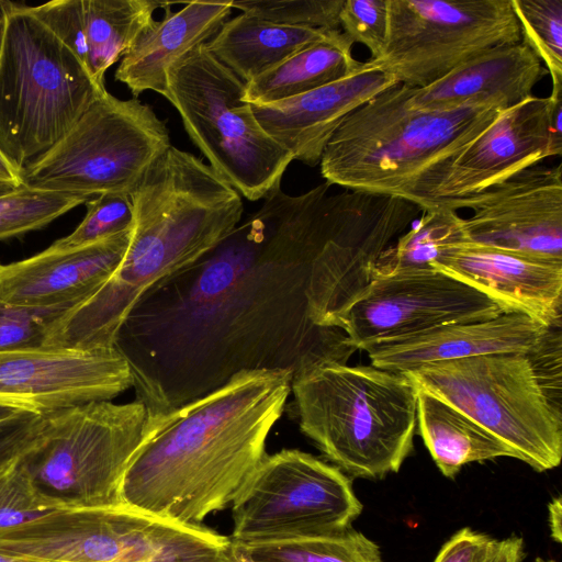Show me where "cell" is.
Instances as JSON below:
<instances>
[{
	"mask_svg": "<svg viewBox=\"0 0 562 562\" xmlns=\"http://www.w3.org/2000/svg\"><path fill=\"white\" fill-rule=\"evenodd\" d=\"M324 182L300 195L273 188L215 248L150 288L114 347L126 358L149 417L202 397L248 370L347 363L340 329L314 325L312 266L352 206Z\"/></svg>",
	"mask_w": 562,
	"mask_h": 562,
	"instance_id": "cell-1",
	"label": "cell"
},
{
	"mask_svg": "<svg viewBox=\"0 0 562 562\" xmlns=\"http://www.w3.org/2000/svg\"><path fill=\"white\" fill-rule=\"evenodd\" d=\"M293 372L248 370L215 391L149 417L122 502L186 525L232 506L284 412Z\"/></svg>",
	"mask_w": 562,
	"mask_h": 562,
	"instance_id": "cell-2",
	"label": "cell"
},
{
	"mask_svg": "<svg viewBox=\"0 0 562 562\" xmlns=\"http://www.w3.org/2000/svg\"><path fill=\"white\" fill-rule=\"evenodd\" d=\"M134 222L108 281L50 329L45 348L114 347L139 299L215 248L239 224L241 195L209 165L170 146L130 192Z\"/></svg>",
	"mask_w": 562,
	"mask_h": 562,
	"instance_id": "cell-3",
	"label": "cell"
},
{
	"mask_svg": "<svg viewBox=\"0 0 562 562\" xmlns=\"http://www.w3.org/2000/svg\"><path fill=\"white\" fill-rule=\"evenodd\" d=\"M407 90L393 85L341 122L321 157L326 182L435 207L448 166L504 110L492 104L417 110Z\"/></svg>",
	"mask_w": 562,
	"mask_h": 562,
	"instance_id": "cell-4",
	"label": "cell"
},
{
	"mask_svg": "<svg viewBox=\"0 0 562 562\" xmlns=\"http://www.w3.org/2000/svg\"><path fill=\"white\" fill-rule=\"evenodd\" d=\"M301 431L348 476L396 473L414 448L417 387L403 373L335 361L293 373Z\"/></svg>",
	"mask_w": 562,
	"mask_h": 562,
	"instance_id": "cell-5",
	"label": "cell"
},
{
	"mask_svg": "<svg viewBox=\"0 0 562 562\" xmlns=\"http://www.w3.org/2000/svg\"><path fill=\"white\" fill-rule=\"evenodd\" d=\"M561 347V328H552L527 352L439 361L403 374L543 472L562 459Z\"/></svg>",
	"mask_w": 562,
	"mask_h": 562,
	"instance_id": "cell-6",
	"label": "cell"
},
{
	"mask_svg": "<svg viewBox=\"0 0 562 562\" xmlns=\"http://www.w3.org/2000/svg\"><path fill=\"white\" fill-rule=\"evenodd\" d=\"M105 91L32 7L0 1V149L18 168L53 147Z\"/></svg>",
	"mask_w": 562,
	"mask_h": 562,
	"instance_id": "cell-7",
	"label": "cell"
},
{
	"mask_svg": "<svg viewBox=\"0 0 562 562\" xmlns=\"http://www.w3.org/2000/svg\"><path fill=\"white\" fill-rule=\"evenodd\" d=\"M245 86L202 44L169 68L165 98L209 166L257 201L281 183L293 157L260 126L243 100Z\"/></svg>",
	"mask_w": 562,
	"mask_h": 562,
	"instance_id": "cell-8",
	"label": "cell"
},
{
	"mask_svg": "<svg viewBox=\"0 0 562 562\" xmlns=\"http://www.w3.org/2000/svg\"><path fill=\"white\" fill-rule=\"evenodd\" d=\"M171 146L169 131L137 98L101 94L46 153L23 169L31 190L81 195L128 193Z\"/></svg>",
	"mask_w": 562,
	"mask_h": 562,
	"instance_id": "cell-9",
	"label": "cell"
},
{
	"mask_svg": "<svg viewBox=\"0 0 562 562\" xmlns=\"http://www.w3.org/2000/svg\"><path fill=\"white\" fill-rule=\"evenodd\" d=\"M45 418L44 442L29 461L36 483L78 507L123 503L125 472L148 428L145 404L95 401Z\"/></svg>",
	"mask_w": 562,
	"mask_h": 562,
	"instance_id": "cell-10",
	"label": "cell"
},
{
	"mask_svg": "<svg viewBox=\"0 0 562 562\" xmlns=\"http://www.w3.org/2000/svg\"><path fill=\"white\" fill-rule=\"evenodd\" d=\"M231 507L243 547L341 532L362 512L347 474L299 449L266 454Z\"/></svg>",
	"mask_w": 562,
	"mask_h": 562,
	"instance_id": "cell-11",
	"label": "cell"
},
{
	"mask_svg": "<svg viewBox=\"0 0 562 562\" xmlns=\"http://www.w3.org/2000/svg\"><path fill=\"white\" fill-rule=\"evenodd\" d=\"M190 551L186 525L125 503L0 528V553L41 562H188Z\"/></svg>",
	"mask_w": 562,
	"mask_h": 562,
	"instance_id": "cell-12",
	"label": "cell"
},
{
	"mask_svg": "<svg viewBox=\"0 0 562 562\" xmlns=\"http://www.w3.org/2000/svg\"><path fill=\"white\" fill-rule=\"evenodd\" d=\"M383 56L398 83L426 87L470 58L521 42L510 0H387Z\"/></svg>",
	"mask_w": 562,
	"mask_h": 562,
	"instance_id": "cell-13",
	"label": "cell"
},
{
	"mask_svg": "<svg viewBox=\"0 0 562 562\" xmlns=\"http://www.w3.org/2000/svg\"><path fill=\"white\" fill-rule=\"evenodd\" d=\"M506 312L486 294L437 269L374 278L339 324L356 349L435 328L487 321Z\"/></svg>",
	"mask_w": 562,
	"mask_h": 562,
	"instance_id": "cell-14",
	"label": "cell"
},
{
	"mask_svg": "<svg viewBox=\"0 0 562 562\" xmlns=\"http://www.w3.org/2000/svg\"><path fill=\"white\" fill-rule=\"evenodd\" d=\"M423 211L404 199L359 192L313 262L306 299L314 325L340 329L342 315L371 283L378 258Z\"/></svg>",
	"mask_w": 562,
	"mask_h": 562,
	"instance_id": "cell-15",
	"label": "cell"
},
{
	"mask_svg": "<svg viewBox=\"0 0 562 562\" xmlns=\"http://www.w3.org/2000/svg\"><path fill=\"white\" fill-rule=\"evenodd\" d=\"M562 87L502 110L448 166L436 206L474 195L514 173L562 154Z\"/></svg>",
	"mask_w": 562,
	"mask_h": 562,
	"instance_id": "cell-16",
	"label": "cell"
},
{
	"mask_svg": "<svg viewBox=\"0 0 562 562\" xmlns=\"http://www.w3.org/2000/svg\"><path fill=\"white\" fill-rule=\"evenodd\" d=\"M463 207L469 243L562 262L561 165H533L448 209Z\"/></svg>",
	"mask_w": 562,
	"mask_h": 562,
	"instance_id": "cell-17",
	"label": "cell"
},
{
	"mask_svg": "<svg viewBox=\"0 0 562 562\" xmlns=\"http://www.w3.org/2000/svg\"><path fill=\"white\" fill-rule=\"evenodd\" d=\"M132 386L131 367L115 347L0 353V403L44 416L112 401Z\"/></svg>",
	"mask_w": 562,
	"mask_h": 562,
	"instance_id": "cell-18",
	"label": "cell"
},
{
	"mask_svg": "<svg viewBox=\"0 0 562 562\" xmlns=\"http://www.w3.org/2000/svg\"><path fill=\"white\" fill-rule=\"evenodd\" d=\"M398 83L369 59L346 77L304 94L269 104H250L265 132L286 149L293 160L319 164L329 138L361 104Z\"/></svg>",
	"mask_w": 562,
	"mask_h": 562,
	"instance_id": "cell-19",
	"label": "cell"
},
{
	"mask_svg": "<svg viewBox=\"0 0 562 562\" xmlns=\"http://www.w3.org/2000/svg\"><path fill=\"white\" fill-rule=\"evenodd\" d=\"M432 267L486 294L506 312L561 328L562 262L467 241L447 249Z\"/></svg>",
	"mask_w": 562,
	"mask_h": 562,
	"instance_id": "cell-20",
	"label": "cell"
},
{
	"mask_svg": "<svg viewBox=\"0 0 562 562\" xmlns=\"http://www.w3.org/2000/svg\"><path fill=\"white\" fill-rule=\"evenodd\" d=\"M131 235L128 229L82 247H47L22 260L0 262V302L27 306L81 303L116 270Z\"/></svg>",
	"mask_w": 562,
	"mask_h": 562,
	"instance_id": "cell-21",
	"label": "cell"
},
{
	"mask_svg": "<svg viewBox=\"0 0 562 562\" xmlns=\"http://www.w3.org/2000/svg\"><path fill=\"white\" fill-rule=\"evenodd\" d=\"M550 329L526 314L508 312L480 322L445 325L432 330L372 347L371 366L396 373L418 367L490 353L527 352Z\"/></svg>",
	"mask_w": 562,
	"mask_h": 562,
	"instance_id": "cell-22",
	"label": "cell"
},
{
	"mask_svg": "<svg viewBox=\"0 0 562 562\" xmlns=\"http://www.w3.org/2000/svg\"><path fill=\"white\" fill-rule=\"evenodd\" d=\"M546 74L540 59L521 40L487 49L426 87H408L407 101L425 111L473 104L507 109L532 97L533 87Z\"/></svg>",
	"mask_w": 562,
	"mask_h": 562,
	"instance_id": "cell-23",
	"label": "cell"
},
{
	"mask_svg": "<svg viewBox=\"0 0 562 562\" xmlns=\"http://www.w3.org/2000/svg\"><path fill=\"white\" fill-rule=\"evenodd\" d=\"M164 7L160 21H151L128 48L115 71L134 98L144 91L165 97L169 68L195 47L209 42L232 12L231 1H191L177 12Z\"/></svg>",
	"mask_w": 562,
	"mask_h": 562,
	"instance_id": "cell-24",
	"label": "cell"
},
{
	"mask_svg": "<svg viewBox=\"0 0 562 562\" xmlns=\"http://www.w3.org/2000/svg\"><path fill=\"white\" fill-rule=\"evenodd\" d=\"M340 32L276 24L241 12L226 20L205 45L217 60L247 83L296 52Z\"/></svg>",
	"mask_w": 562,
	"mask_h": 562,
	"instance_id": "cell-25",
	"label": "cell"
},
{
	"mask_svg": "<svg viewBox=\"0 0 562 562\" xmlns=\"http://www.w3.org/2000/svg\"><path fill=\"white\" fill-rule=\"evenodd\" d=\"M417 387V427L437 468L446 477H454L471 462L501 457L517 458L502 440L467 414Z\"/></svg>",
	"mask_w": 562,
	"mask_h": 562,
	"instance_id": "cell-26",
	"label": "cell"
},
{
	"mask_svg": "<svg viewBox=\"0 0 562 562\" xmlns=\"http://www.w3.org/2000/svg\"><path fill=\"white\" fill-rule=\"evenodd\" d=\"M352 45L342 32L310 45L248 81L243 100L249 104L276 103L339 80L362 64L352 56Z\"/></svg>",
	"mask_w": 562,
	"mask_h": 562,
	"instance_id": "cell-27",
	"label": "cell"
},
{
	"mask_svg": "<svg viewBox=\"0 0 562 562\" xmlns=\"http://www.w3.org/2000/svg\"><path fill=\"white\" fill-rule=\"evenodd\" d=\"M88 71L104 87L105 71L136 41L154 20L153 14L167 2L151 0H82Z\"/></svg>",
	"mask_w": 562,
	"mask_h": 562,
	"instance_id": "cell-28",
	"label": "cell"
},
{
	"mask_svg": "<svg viewBox=\"0 0 562 562\" xmlns=\"http://www.w3.org/2000/svg\"><path fill=\"white\" fill-rule=\"evenodd\" d=\"M467 241L463 217L457 211L441 206L424 210L416 224L381 254L371 278L430 271L447 249Z\"/></svg>",
	"mask_w": 562,
	"mask_h": 562,
	"instance_id": "cell-29",
	"label": "cell"
},
{
	"mask_svg": "<svg viewBox=\"0 0 562 562\" xmlns=\"http://www.w3.org/2000/svg\"><path fill=\"white\" fill-rule=\"evenodd\" d=\"M239 547L252 562H382L379 546L351 527L326 536Z\"/></svg>",
	"mask_w": 562,
	"mask_h": 562,
	"instance_id": "cell-30",
	"label": "cell"
},
{
	"mask_svg": "<svg viewBox=\"0 0 562 562\" xmlns=\"http://www.w3.org/2000/svg\"><path fill=\"white\" fill-rule=\"evenodd\" d=\"M33 453L0 460V528L14 527L61 510L80 508L45 492L36 483L29 465Z\"/></svg>",
	"mask_w": 562,
	"mask_h": 562,
	"instance_id": "cell-31",
	"label": "cell"
},
{
	"mask_svg": "<svg viewBox=\"0 0 562 562\" xmlns=\"http://www.w3.org/2000/svg\"><path fill=\"white\" fill-rule=\"evenodd\" d=\"M90 199L23 187L0 195V241L37 231Z\"/></svg>",
	"mask_w": 562,
	"mask_h": 562,
	"instance_id": "cell-32",
	"label": "cell"
},
{
	"mask_svg": "<svg viewBox=\"0 0 562 562\" xmlns=\"http://www.w3.org/2000/svg\"><path fill=\"white\" fill-rule=\"evenodd\" d=\"M521 40L546 65L552 88L562 87V0H510Z\"/></svg>",
	"mask_w": 562,
	"mask_h": 562,
	"instance_id": "cell-33",
	"label": "cell"
},
{
	"mask_svg": "<svg viewBox=\"0 0 562 562\" xmlns=\"http://www.w3.org/2000/svg\"><path fill=\"white\" fill-rule=\"evenodd\" d=\"M76 305L27 306L0 302V353L44 348L52 327Z\"/></svg>",
	"mask_w": 562,
	"mask_h": 562,
	"instance_id": "cell-34",
	"label": "cell"
},
{
	"mask_svg": "<svg viewBox=\"0 0 562 562\" xmlns=\"http://www.w3.org/2000/svg\"><path fill=\"white\" fill-rule=\"evenodd\" d=\"M81 223L67 236L49 247L69 249L82 247L132 229L133 205L128 193H105L90 199Z\"/></svg>",
	"mask_w": 562,
	"mask_h": 562,
	"instance_id": "cell-35",
	"label": "cell"
},
{
	"mask_svg": "<svg viewBox=\"0 0 562 562\" xmlns=\"http://www.w3.org/2000/svg\"><path fill=\"white\" fill-rule=\"evenodd\" d=\"M344 0L233 1L243 13L288 26L338 30Z\"/></svg>",
	"mask_w": 562,
	"mask_h": 562,
	"instance_id": "cell-36",
	"label": "cell"
},
{
	"mask_svg": "<svg viewBox=\"0 0 562 562\" xmlns=\"http://www.w3.org/2000/svg\"><path fill=\"white\" fill-rule=\"evenodd\" d=\"M339 26L352 44L360 43L370 50V59H380L387 40V0H344Z\"/></svg>",
	"mask_w": 562,
	"mask_h": 562,
	"instance_id": "cell-37",
	"label": "cell"
},
{
	"mask_svg": "<svg viewBox=\"0 0 562 562\" xmlns=\"http://www.w3.org/2000/svg\"><path fill=\"white\" fill-rule=\"evenodd\" d=\"M32 10L88 70L82 0H56L32 7Z\"/></svg>",
	"mask_w": 562,
	"mask_h": 562,
	"instance_id": "cell-38",
	"label": "cell"
},
{
	"mask_svg": "<svg viewBox=\"0 0 562 562\" xmlns=\"http://www.w3.org/2000/svg\"><path fill=\"white\" fill-rule=\"evenodd\" d=\"M44 415L22 411L0 422V460L31 454L44 442Z\"/></svg>",
	"mask_w": 562,
	"mask_h": 562,
	"instance_id": "cell-39",
	"label": "cell"
},
{
	"mask_svg": "<svg viewBox=\"0 0 562 562\" xmlns=\"http://www.w3.org/2000/svg\"><path fill=\"white\" fill-rule=\"evenodd\" d=\"M493 542L486 535L465 527L445 542L434 562H484Z\"/></svg>",
	"mask_w": 562,
	"mask_h": 562,
	"instance_id": "cell-40",
	"label": "cell"
},
{
	"mask_svg": "<svg viewBox=\"0 0 562 562\" xmlns=\"http://www.w3.org/2000/svg\"><path fill=\"white\" fill-rule=\"evenodd\" d=\"M522 539L512 536L503 540H494L484 562H520Z\"/></svg>",
	"mask_w": 562,
	"mask_h": 562,
	"instance_id": "cell-41",
	"label": "cell"
},
{
	"mask_svg": "<svg viewBox=\"0 0 562 562\" xmlns=\"http://www.w3.org/2000/svg\"><path fill=\"white\" fill-rule=\"evenodd\" d=\"M0 187L21 189L23 183V171L18 168L0 149Z\"/></svg>",
	"mask_w": 562,
	"mask_h": 562,
	"instance_id": "cell-42",
	"label": "cell"
},
{
	"mask_svg": "<svg viewBox=\"0 0 562 562\" xmlns=\"http://www.w3.org/2000/svg\"><path fill=\"white\" fill-rule=\"evenodd\" d=\"M549 528L551 538L558 542H562V498L560 495L553 497L549 505Z\"/></svg>",
	"mask_w": 562,
	"mask_h": 562,
	"instance_id": "cell-43",
	"label": "cell"
},
{
	"mask_svg": "<svg viewBox=\"0 0 562 562\" xmlns=\"http://www.w3.org/2000/svg\"><path fill=\"white\" fill-rule=\"evenodd\" d=\"M220 562H252L248 557L243 552L239 546L233 543L231 541L229 546L223 553Z\"/></svg>",
	"mask_w": 562,
	"mask_h": 562,
	"instance_id": "cell-44",
	"label": "cell"
},
{
	"mask_svg": "<svg viewBox=\"0 0 562 562\" xmlns=\"http://www.w3.org/2000/svg\"><path fill=\"white\" fill-rule=\"evenodd\" d=\"M22 411L24 409L0 403V422L12 417Z\"/></svg>",
	"mask_w": 562,
	"mask_h": 562,
	"instance_id": "cell-45",
	"label": "cell"
},
{
	"mask_svg": "<svg viewBox=\"0 0 562 562\" xmlns=\"http://www.w3.org/2000/svg\"><path fill=\"white\" fill-rule=\"evenodd\" d=\"M0 562H41V561L30 560V559H24V558H19V557H12V555H7V554L0 553Z\"/></svg>",
	"mask_w": 562,
	"mask_h": 562,
	"instance_id": "cell-46",
	"label": "cell"
},
{
	"mask_svg": "<svg viewBox=\"0 0 562 562\" xmlns=\"http://www.w3.org/2000/svg\"><path fill=\"white\" fill-rule=\"evenodd\" d=\"M15 189H11V188H5V187H0V195L1 194H4V193H8V192H11ZM18 190V189H16Z\"/></svg>",
	"mask_w": 562,
	"mask_h": 562,
	"instance_id": "cell-47",
	"label": "cell"
},
{
	"mask_svg": "<svg viewBox=\"0 0 562 562\" xmlns=\"http://www.w3.org/2000/svg\"><path fill=\"white\" fill-rule=\"evenodd\" d=\"M533 562H557L554 560H546V559H542V558H537Z\"/></svg>",
	"mask_w": 562,
	"mask_h": 562,
	"instance_id": "cell-48",
	"label": "cell"
}]
</instances>
